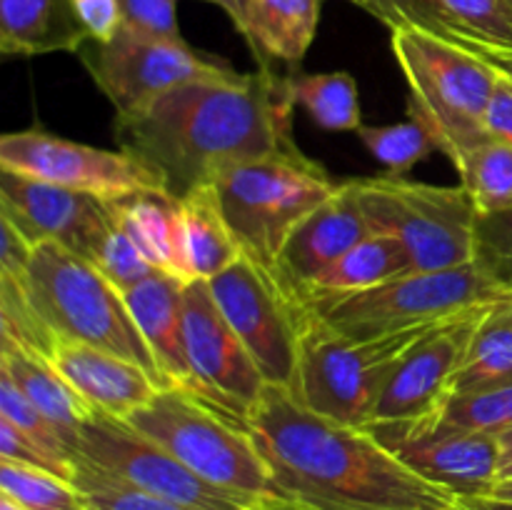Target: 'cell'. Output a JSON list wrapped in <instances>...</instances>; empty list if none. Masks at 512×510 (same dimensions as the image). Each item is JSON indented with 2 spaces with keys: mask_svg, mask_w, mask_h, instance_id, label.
I'll use <instances>...</instances> for the list:
<instances>
[{
  "mask_svg": "<svg viewBox=\"0 0 512 510\" xmlns=\"http://www.w3.org/2000/svg\"><path fill=\"white\" fill-rule=\"evenodd\" d=\"M93 265L120 290V293H125V290H130L133 285H138L140 280H145L148 275L155 273V268L143 258L138 245H135L118 225H115L113 233L105 238L103 248H100Z\"/></svg>",
  "mask_w": 512,
  "mask_h": 510,
  "instance_id": "obj_39",
  "label": "cell"
},
{
  "mask_svg": "<svg viewBox=\"0 0 512 510\" xmlns=\"http://www.w3.org/2000/svg\"><path fill=\"white\" fill-rule=\"evenodd\" d=\"M415 273L408 248L400 238L388 233H373L353 250L325 268L318 278L300 290V295H328L368 290L380 283Z\"/></svg>",
  "mask_w": 512,
  "mask_h": 510,
  "instance_id": "obj_26",
  "label": "cell"
},
{
  "mask_svg": "<svg viewBox=\"0 0 512 510\" xmlns=\"http://www.w3.org/2000/svg\"><path fill=\"white\" fill-rule=\"evenodd\" d=\"M368 235H373V230L358 203L355 183L343 180L338 190L288 235L278 255V268L295 288L303 290Z\"/></svg>",
  "mask_w": 512,
  "mask_h": 510,
  "instance_id": "obj_18",
  "label": "cell"
},
{
  "mask_svg": "<svg viewBox=\"0 0 512 510\" xmlns=\"http://www.w3.org/2000/svg\"><path fill=\"white\" fill-rule=\"evenodd\" d=\"M505 383H512V298L498 300L485 310L455 373L450 395L478 393Z\"/></svg>",
  "mask_w": 512,
  "mask_h": 510,
  "instance_id": "obj_27",
  "label": "cell"
},
{
  "mask_svg": "<svg viewBox=\"0 0 512 510\" xmlns=\"http://www.w3.org/2000/svg\"><path fill=\"white\" fill-rule=\"evenodd\" d=\"M415 423L453 430V433H508L512 430V383L495 385L478 393L450 395L438 413L415 420Z\"/></svg>",
  "mask_w": 512,
  "mask_h": 510,
  "instance_id": "obj_30",
  "label": "cell"
},
{
  "mask_svg": "<svg viewBox=\"0 0 512 510\" xmlns=\"http://www.w3.org/2000/svg\"><path fill=\"white\" fill-rule=\"evenodd\" d=\"M78 453L185 510H278L218 488L133 425L103 413L83 425Z\"/></svg>",
  "mask_w": 512,
  "mask_h": 510,
  "instance_id": "obj_12",
  "label": "cell"
},
{
  "mask_svg": "<svg viewBox=\"0 0 512 510\" xmlns=\"http://www.w3.org/2000/svg\"><path fill=\"white\" fill-rule=\"evenodd\" d=\"M370 433L413 473L465 498H485L500 480V438L423 423H373Z\"/></svg>",
  "mask_w": 512,
  "mask_h": 510,
  "instance_id": "obj_16",
  "label": "cell"
},
{
  "mask_svg": "<svg viewBox=\"0 0 512 510\" xmlns=\"http://www.w3.org/2000/svg\"><path fill=\"white\" fill-rule=\"evenodd\" d=\"M58 345L60 338L38 313L23 283L0 275V350H23L53 363Z\"/></svg>",
  "mask_w": 512,
  "mask_h": 510,
  "instance_id": "obj_29",
  "label": "cell"
},
{
  "mask_svg": "<svg viewBox=\"0 0 512 510\" xmlns=\"http://www.w3.org/2000/svg\"><path fill=\"white\" fill-rule=\"evenodd\" d=\"M125 423L163 445L180 463L218 488L260 500L270 508L293 510L280 495L250 433L248 415L193 390L165 388Z\"/></svg>",
  "mask_w": 512,
  "mask_h": 510,
  "instance_id": "obj_3",
  "label": "cell"
},
{
  "mask_svg": "<svg viewBox=\"0 0 512 510\" xmlns=\"http://www.w3.org/2000/svg\"><path fill=\"white\" fill-rule=\"evenodd\" d=\"M123 25L148 38L185 43L178 25V0H120Z\"/></svg>",
  "mask_w": 512,
  "mask_h": 510,
  "instance_id": "obj_40",
  "label": "cell"
},
{
  "mask_svg": "<svg viewBox=\"0 0 512 510\" xmlns=\"http://www.w3.org/2000/svg\"><path fill=\"white\" fill-rule=\"evenodd\" d=\"M0 493L25 510H88L83 495L70 480L13 460H0Z\"/></svg>",
  "mask_w": 512,
  "mask_h": 510,
  "instance_id": "obj_33",
  "label": "cell"
},
{
  "mask_svg": "<svg viewBox=\"0 0 512 510\" xmlns=\"http://www.w3.org/2000/svg\"><path fill=\"white\" fill-rule=\"evenodd\" d=\"M53 365L95 413L128 420L160 393V385L133 360L83 343L60 340Z\"/></svg>",
  "mask_w": 512,
  "mask_h": 510,
  "instance_id": "obj_19",
  "label": "cell"
},
{
  "mask_svg": "<svg viewBox=\"0 0 512 510\" xmlns=\"http://www.w3.org/2000/svg\"><path fill=\"white\" fill-rule=\"evenodd\" d=\"M353 3L368 10L373 18L388 25L390 30L420 28L428 30V33L443 35L448 40H460L450 20L445 18L438 0H353Z\"/></svg>",
  "mask_w": 512,
  "mask_h": 510,
  "instance_id": "obj_38",
  "label": "cell"
},
{
  "mask_svg": "<svg viewBox=\"0 0 512 510\" xmlns=\"http://www.w3.org/2000/svg\"><path fill=\"white\" fill-rule=\"evenodd\" d=\"M0 370L18 383L30 403L53 423L65 445L78 455L80 430L93 418L95 410L80 398L78 390L58 373V368L23 350H0Z\"/></svg>",
  "mask_w": 512,
  "mask_h": 510,
  "instance_id": "obj_24",
  "label": "cell"
},
{
  "mask_svg": "<svg viewBox=\"0 0 512 510\" xmlns=\"http://www.w3.org/2000/svg\"><path fill=\"white\" fill-rule=\"evenodd\" d=\"M288 85L295 105H303L318 128L358 130L363 125L358 83L345 70L288 73Z\"/></svg>",
  "mask_w": 512,
  "mask_h": 510,
  "instance_id": "obj_28",
  "label": "cell"
},
{
  "mask_svg": "<svg viewBox=\"0 0 512 510\" xmlns=\"http://www.w3.org/2000/svg\"><path fill=\"white\" fill-rule=\"evenodd\" d=\"M288 75H210L168 90L145 108L115 115V145L148 165L165 193L185 198L223 170L295 145Z\"/></svg>",
  "mask_w": 512,
  "mask_h": 510,
  "instance_id": "obj_1",
  "label": "cell"
},
{
  "mask_svg": "<svg viewBox=\"0 0 512 510\" xmlns=\"http://www.w3.org/2000/svg\"><path fill=\"white\" fill-rule=\"evenodd\" d=\"M395 63L408 83V113L440 153L458 165L470 150L493 140L485 128L500 73L460 40L420 28L390 30Z\"/></svg>",
  "mask_w": 512,
  "mask_h": 510,
  "instance_id": "obj_4",
  "label": "cell"
},
{
  "mask_svg": "<svg viewBox=\"0 0 512 510\" xmlns=\"http://www.w3.org/2000/svg\"><path fill=\"white\" fill-rule=\"evenodd\" d=\"M490 498L512 500V478L510 480H498V485H495V488H493Z\"/></svg>",
  "mask_w": 512,
  "mask_h": 510,
  "instance_id": "obj_48",
  "label": "cell"
},
{
  "mask_svg": "<svg viewBox=\"0 0 512 510\" xmlns=\"http://www.w3.org/2000/svg\"><path fill=\"white\" fill-rule=\"evenodd\" d=\"M320 163L298 145L233 165L213 180L225 220L250 258L278 268L288 235L338 190Z\"/></svg>",
  "mask_w": 512,
  "mask_h": 510,
  "instance_id": "obj_6",
  "label": "cell"
},
{
  "mask_svg": "<svg viewBox=\"0 0 512 510\" xmlns=\"http://www.w3.org/2000/svg\"><path fill=\"white\" fill-rule=\"evenodd\" d=\"M88 40L70 0H0V53L8 58L78 53Z\"/></svg>",
  "mask_w": 512,
  "mask_h": 510,
  "instance_id": "obj_22",
  "label": "cell"
},
{
  "mask_svg": "<svg viewBox=\"0 0 512 510\" xmlns=\"http://www.w3.org/2000/svg\"><path fill=\"white\" fill-rule=\"evenodd\" d=\"M0 215L8 218L33 248L58 243L95 263L115 220L108 200L43 180L0 170Z\"/></svg>",
  "mask_w": 512,
  "mask_h": 510,
  "instance_id": "obj_15",
  "label": "cell"
},
{
  "mask_svg": "<svg viewBox=\"0 0 512 510\" xmlns=\"http://www.w3.org/2000/svg\"><path fill=\"white\" fill-rule=\"evenodd\" d=\"M0 418L13 423L20 433L28 435L33 443H38L40 448L53 453L55 458L68 460V463L75 460V453L65 445V440L60 438L53 423L30 403L28 395L18 388V383L5 370H0Z\"/></svg>",
  "mask_w": 512,
  "mask_h": 510,
  "instance_id": "obj_37",
  "label": "cell"
},
{
  "mask_svg": "<svg viewBox=\"0 0 512 510\" xmlns=\"http://www.w3.org/2000/svg\"><path fill=\"white\" fill-rule=\"evenodd\" d=\"M355 133L370 155L393 175L410 173L415 165L428 160L438 150L433 135L413 118L393 125H360Z\"/></svg>",
  "mask_w": 512,
  "mask_h": 510,
  "instance_id": "obj_34",
  "label": "cell"
},
{
  "mask_svg": "<svg viewBox=\"0 0 512 510\" xmlns=\"http://www.w3.org/2000/svg\"><path fill=\"white\" fill-rule=\"evenodd\" d=\"M433 325L378 340H353L303 305L293 393L305 408L353 428H368L390 375Z\"/></svg>",
  "mask_w": 512,
  "mask_h": 510,
  "instance_id": "obj_7",
  "label": "cell"
},
{
  "mask_svg": "<svg viewBox=\"0 0 512 510\" xmlns=\"http://www.w3.org/2000/svg\"><path fill=\"white\" fill-rule=\"evenodd\" d=\"M460 43H465L470 50H475V53H478L480 58L485 60V63L493 65V68L498 70V73H503V75H508V78H512V50L485 48V45L470 43V40H460Z\"/></svg>",
  "mask_w": 512,
  "mask_h": 510,
  "instance_id": "obj_45",
  "label": "cell"
},
{
  "mask_svg": "<svg viewBox=\"0 0 512 510\" xmlns=\"http://www.w3.org/2000/svg\"><path fill=\"white\" fill-rule=\"evenodd\" d=\"M33 245L25 240V235L10 223L8 218L0 215V275L10 278H23L33 260Z\"/></svg>",
  "mask_w": 512,
  "mask_h": 510,
  "instance_id": "obj_43",
  "label": "cell"
},
{
  "mask_svg": "<svg viewBox=\"0 0 512 510\" xmlns=\"http://www.w3.org/2000/svg\"><path fill=\"white\" fill-rule=\"evenodd\" d=\"M485 308L468 310L463 315L443 320L430 328L413 348L405 353L395 373L390 375L378 405L373 423H408L438 413L450 398L453 378L468 353L470 338L483 320Z\"/></svg>",
  "mask_w": 512,
  "mask_h": 510,
  "instance_id": "obj_17",
  "label": "cell"
},
{
  "mask_svg": "<svg viewBox=\"0 0 512 510\" xmlns=\"http://www.w3.org/2000/svg\"><path fill=\"white\" fill-rule=\"evenodd\" d=\"M78 58L100 93L110 100L115 115L135 113L190 80L233 70L230 63L198 53L188 43L148 38L125 25L108 43L88 40L78 50Z\"/></svg>",
  "mask_w": 512,
  "mask_h": 510,
  "instance_id": "obj_11",
  "label": "cell"
},
{
  "mask_svg": "<svg viewBox=\"0 0 512 510\" xmlns=\"http://www.w3.org/2000/svg\"><path fill=\"white\" fill-rule=\"evenodd\" d=\"M475 265L503 298H512V205L498 213L478 215Z\"/></svg>",
  "mask_w": 512,
  "mask_h": 510,
  "instance_id": "obj_36",
  "label": "cell"
},
{
  "mask_svg": "<svg viewBox=\"0 0 512 510\" xmlns=\"http://www.w3.org/2000/svg\"><path fill=\"white\" fill-rule=\"evenodd\" d=\"M0 170H13L25 178L103 200H118L145 190H165L163 180L133 155L75 143L38 125L0 138Z\"/></svg>",
  "mask_w": 512,
  "mask_h": 510,
  "instance_id": "obj_13",
  "label": "cell"
},
{
  "mask_svg": "<svg viewBox=\"0 0 512 510\" xmlns=\"http://www.w3.org/2000/svg\"><path fill=\"white\" fill-rule=\"evenodd\" d=\"M320 0H248L245 5V43L260 65L270 60L303 63L315 40Z\"/></svg>",
  "mask_w": 512,
  "mask_h": 510,
  "instance_id": "obj_23",
  "label": "cell"
},
{
  "mask_svg": "<svg viewBox=\"0 0 512 510\" xmlns=\"http://www.w3.org/2000/svg\"><path fill=\"white\" fill-rule=\"evenodd\" d=\"M455 170L480 215L498 213L512 205V145L488 140L470 150Z\"/></svg>",
  "mask_w": 512,
  "mask_h": 510,
  "instance_id": "obj_31",
  "label": "cell"
},
{
  "mask_svg": "<svg viewBox=\"0 0 512 510\" xmlns=\"http://www.w3.org/2000/svg\"><path fill=\"white\" fill-rule=\"evenodd\" d=\"M460 40L512 50V10L505 0H438Z\"/></svg>",
  "mask_w": 512,
  "mask_h": 510,
  "instance_id": "obj_35",
  "label": "cell"
},
{
  "mask_svg": "<svg viewBox=\"0 0 512 510\" xmlns=\"http://www.w3.org/2000/svg\"><path fill=\"white\" fill-rule=\"evenodd\" d=\"M20 283L60 340L133 360L160 390L173 388L135 325L123 293L93 263L58 243H40Z\"/></svg>",
  "mask_w": 512,
  "mask_h": 510,
  "instance_id": "obj_5",
  "label": "cell"
},
{
  "mask_svg": "<svg viewBox=\"0 0 512 510\" xmlns=\"http://www.w3.org/2000/svg\"><path fill=\"white\" fill-rule=\"evenodd\" d=\"M353 183L370 230L403 240L415 273L475 263L480 213L463 185L415 183L393 173Z\"/></svg>",
  "mask_w": 512,
  "mask_h": 510,
  "instance_id": "obj_9",
  "label": "cell"
},
{
  "mask_svg": "<svg viewBox=\"0 0 512 510\" xmlns=\"http://www.w3.org/2000/svg\"><path fill=\"white\" fill-rule=\"evenodd\" d=\"M70 8L95 43H108L123 28L120 0H70Z\"/></svg>",
  "mask_w": 512,
  "mask_h": 510,
  "instance_id": "obj_42",
  "label": "cell"
},
{
  "mask_svg": "<svg viewBox=\"0 0 512 510\" xmlns=\"http://www.w3.org/2000/svg\"><path fill=\"white\" fill-rule=\"evenodd\" d=\"M325 325L353 340H378L485 308L503 295L475 263L430 273H405L368 290L300 295Z\"/></svg>",
  "mask_w": 512,
  "mask_h": 510,
  "instance_id": "obj_8",
  "label": "cell"
},
{
  "mask_svg": "<svg viewBox=\"0 0 512 510\" xmlns=\"http://www.w3.org/2000/svg\"><path fill=\"white\" fill-rule=\"evenodd\" d=\"M205 3L218 5V8L228 15L230 23L235 25V30H238V33L245 38V10H243V3H240V0H205Z\"/></svg>",
  "mask_w": 512,
  "mask_h": 510,
  "instance_id": "obj_46",
  "label": "cell"
},
{
  "mask_svg": "<svg viewBox=\"0 0 512 510\" xmlns=\"http://www.w3.org/2000/svg\"><path fill=\"white\" fill-rule=\"evenodd\" d=\"M0 460H13V463L30 465V468L50 470V473L73 483V463L55 458L53 453L40 448L38 443H33L28 435L20 433L13 423L3 418H0Z\"/></svg>",
  "mask_w": 512,
  "mask_h": 510,
  "instance_id": "obj_41",
  "label": "cell"
},
{
  "mask_svg": "<svg viewBox=\"0 0 512 510\" xmlns=\"http://www.w3.org/2000/svg\"><path fill=\"white\" fill-rule=\"evenodd\" d=\"M0 510H25V508H23V505L15 503L13 498H8V495L0 493Z\"/></svg>",
  "mask_w": 512,
  "mask_h": 510,
  "instance_id": "obj_49",
  "label": "cell"
},
{
  "mask_svg": "<svg viewBox=\"0 0 512 510\" xmlns=\"http://www.w3.org/2000/svg\"><path fill=\"white\" fill-rule=\"evenodd\" d=\"M250 433L293 510H460V498L400 463L368 428L305 408L283 385H265Z\"/></svg>",
  "mask_w": 512,
  "mask_h": 510,
  "instance_id": "obj_2",
  "label": "cell"
},
{
  "mask_svg": "<svg viewBox=\"0 0 512 510\" xmlns=\"http://www.w3.org/2000/svg\"><path fill=\"white\" fill-rule=\"evenodd\" d=\"M183 340L195 380L193 393L248 415L268 383L215 303L208 280L185 283Z\"/></svg>",
  "mask_w": 512,
  "mask_h": 510,
  "instance_id": "obj_14",
  "label": "cell"
},
{
  "mask_svg": "<svg viewBox=\"0 0 512 510\" xmlns=\"http://www.w3.org/2000/svg\"><path fill=\"white\" fill-rule=\"evenodd\" d=\"M500 438V480L512 478V433L498 435Z\"/></svg>",
  "mask_w": 512,
  "mask_h": 510,
  "instance_id": "obj_47",
  "label": "cell"
},
{
  "mask_svg": "<svg viewBox=\"0 0 512 510\" xmlns=\"http://www.w3.org/2000/svg\"><path fill=\"white\" fill-rule=\"evenodd\" d=\"M208 285L265 383L293 388L303 325L300 290L285 278L283 270L245 253L210 278Z\"/></svg>",
  "mask_w": 512,
  "mask_h": 510,
  "instance_id": "obj_10",
  "label": "cell"
},
{
  "mask_svg": "<svg viewBox=\"0 0 512 510\" xmlns=\"http://www.w3.org/2000/svg\"><path fill=\"white\" fill-rule=\"evenodd\" d=\"M505 3H508V5H510V10H512V0H505Z\"/></svg>",
  "mask_w": 512,
  "mask_h": 510,
  "instance_id": "obj_51",
  "label": "cell"
},
{
  "mask_svg": "<svg viewBox=\"0 0 512 510\" xmlns=\"http://www.w3.org/2000/svg\"><path fill=\"white\" fill-rule=\"evenodd\" d=\"M485 128L493 140L512 145V78L500 73L485 113Z\"/></svg>",
  "mask_w": 512,
  "mask_h": 510,
  "instance_id": "obj_44",
  "label": "cell"
},
{
  "mask_svg": "<svg viewBox=\"0 0 512 510\" xmlns=\"http://www.w3.org/2000/svg\"><path fill=\"white\" fill-rule=\"evenodd\" d=\"M180 235L190 280H210L243 255L213 185L180 198Z\"/></svg>",
  "mask_w": 512,
  "mask_h": 510,
  "instance_id": "obj_25",
  "label": "cell"
},
{
  "mask_svg": "<svg viewBox=\"0 0 512 510\" xmlns=\"http://www.w3.org/2000/svg\"><path fill=\"white\" fill-rule=\"evenodd\" d=\"M183 288V280L155 270L153 275L125 290L123 298L165 378L173 383V388L195 390L183 340Z\"/></svg>",
  "mask_w": 512,
  "mask_h": 510,
  "instance_id": "obj_20",
  "label": "cell"
},
{
  "mask_svg": "<svg viewBox=\"0 0 512 510\" xmlns=\"http://www.w3.org/2000/svg\"><path fill=\"white\" fill-rule=\"evenodd\" d=\"M73 485L80 490L88 510H185L138 488L123 475L93 463L80 453L73 460Z\"/></svg>",
  "mask_w": 512,
  "mask_h": 510,
  "instance_id": "obj_32",
  "label": "cell"
},
{
  "mask_svg": "<svg viewBox=\"0 0 512 510\" xmlns=\"http://www.w3.org/2000/svg\"><path fill=\"white\" fill-rule=\"evenodd\" d=\"M508 433H512V430H508Z\"/></svg>",
  "mask_w": 512,
  "mask_h": 510,
  "instance_id": "obj_52",
  "label": "cell"
},
{
  "mask_svg": "<svg viewBox=\"0 0 512 510\" xmlns=\"http://www.w3.org/2000/svg\"><path fill=\"white\" fill-rule=\"evenodd\" d=\"M115 225L138 245L143 258L155 270L190 283L183 258V235H180V200L165 190L125 195L108 200Z\"/></svg>",
  "mask_w": 512,
  "mask_h": 510,
  "instance_id": "obj_21",
  "label": "cell"
},
{
  "mask_svg": "<svg viewBox=\"0 0 512 510\" xmlns=\"http://www.w3.org/2000/svg\"><path fill=\"white\" fill-rule=\"evenodd\" d=\"M240 3H243V10H245V5H248V0H240Z\"/></svg>",
  "mask_w": 512,
  "mask_h": 510,
  "instance_id": "obj_50",
  "label": "cell"
}]
</instances>
